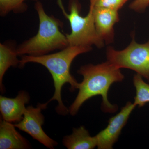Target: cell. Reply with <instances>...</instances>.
<instances>
[{"instance_id":"30bf717a","label":"cell","mask_w":149,"mask_h":149,"mask_svg":"<svg viewBox=\"0 0 149 149\" xmlns=\"http://www.w3.org/2000/svg\"><path fill=\"white\" fill-rule=\"evenodd\" d=\"M11 123L3 120L0 123V149L30 148L28 141L15 129Z\"/></svg>"},{"instance_id":"8fae6325","label":"cell","mask_w":149,"mask_h":149,"mask_svg":"<svg viewBox=\"0 0 149 149\" xmlns=\"http://www.w3.org/2000/svg\"><path fill=\"white\" fill-rule=\"evenodd\" d=\"M63 143L68 149H93L97 144L96 136H91L83 126L73 128L72 134L63 138Z\"/></svg>"},{"instance_id":"6da1fadb","label":"cell","mask_w":149,"mask_h":149,"mask_svg":"<svg viewBox=\"0 0 149 149\" xmlns=\"http://www.w3.org/2000/svg\"><path fill=\"white\" fill-rule=\"evenodd\" d=\"M120 69L107 61L100 64L81 66L77 73L83 76V79L80 83L76 98L69 107L70 114L75 115L85 102L97 95L102 97V111L108 113L117 111L118 107L110 102L108 93L113 83L122 82L124 79Z\"/></svg>"},{"instance_id":"9a60e30c","label":"cell","mask_w":149,"mask_h":149,"mask_svg":"<svg viewBox=\"0 0 149 149\" xmlns=\"http://www.w3.org/2000/svg\"><path fill=\"white\" fill-rule=\"evenodd\" d=\"M128 0H90L94 6L118 10Z\"/></svg>"},{"instance_id":"277c9868","label":"cell","mask_w":149,"mask_h":149,"mask_svg":"<svg viewBox=\"0 0 149 149\" xmlns=\"http://www.w3.org/2000/svg\"><path fill=\"white\" fill-rule=\"evenodd\" d=\"M58 4L64 16L69 20L71 27V33L65 34L68 45L89 47L95 45L98 48L103 47L104 42L96 30L91 6L88 15L83 17L80 15L81 6L78 0H70L69 13L65 10L62 0H58Z\"/></svg>"},{"instance_id":"3957f363","label":"cell","mask_w":149,"mask_h":149,"mask_svg":"<svg viewBox=\"0 0 149 149\" xmlns=\"http://www.w3.org/2000/svg\"><path fill=\"white\" fill-rule=\"evenodd\" d=\"M35 8L39 17V30L35 36L16 47L18 56H43L68 47L66 35L60 30L63 26V22L53 16L48 15L39 1L35 3Z\"/></svg>"},{"instance_id":"2e32d148","label":"cell","mask_w":149,"mask_h":149,"mask_svg":"<svg viewBox=\"0 0 149 149\" xmlns=\"http://www.w3.org/2000/svg\"><path fill=\"white\" fill-rule=\"evenodd\" d=\"M149 5V0H134L129 6L131 9L141 12L143 11Z\"/></svg>"},{"instance_id":"8992f818","label":"cell","mask_w":149,"mask_h":149,"mask_svg":"<svg viewBox=\"0 0 149 149\" xmlns=\"http://www.w3.org/2000/svg\"><path fill=\"white\" fill-rule=\"evenodd\" d=\"M48 104L47 103H39L36 107L32 106L27 107L22 120L14 125L19 130L28 133L47 148L52 149L57 146V142L49 137L42 128L45 117L42 111L47 107Z\"/></svg>"},{"instance_id":"52a82bcc","label":"cell","mask_w":149,"mask_h":149,"mask_svg":"<svg viewBox=\"0 0 149 149\" xmlns=\"http://www.w3.org/2000/svg\"><path fill=\"white\" fill-rule=\"evenodd\" d=\"M136 107L133 103L128 102L118 113L110 118L106 128L96 136L98 149H113L130 114Z\"/></svg>"},{"instance_id":"7a4b0ae2","label":"cell","mask_w":149,"mask_h":149,"mask_svg":"<svg viewBox=\"0 0 149 149\" xmlns=\"http://www.w3.org/2000/svg\"><path fill=\"white\" fill-rule=\"evenodd\" d=\"M92 49V47L68 46L58 52L50 54L38 56H22L19 65L22 68L28 63H35L42 65L47 69L53 79L55 91L53 96L47 103L48 104L52 101H57L58 104L56 107V111L58 114L66 115L69 113V109L64 105L62 100L63 87L66 83H69L70 91L73 92L78 89L80 85L70 73V66L77 56Z\"/></svg>"},{"instance_id":"5bb4252c","label":"cell","mask_w":149,"mask_h":149,"mask_svg":"<svg viewBox=\"0 0 149 149\" xmlns=\"http://www.w3.org/2000/svg\"><path fill=\"white\" fill-rule=\"evenodd\" d=\"M27 0H0V15L5 16L13 12L14 13H19L27 10L28 6L24 3ZM37 1L39 0H31Z\"/></svg>"},{"instance_id":"5b68a950","label":"cell","mask_w":149,"mask_h":149,"mask_svg":"<svg viewBox=\"0 0 149 149\" xmlns=\"http://www.w3.org/2000/svg\"><path fill=\"white\" fill-rule=\"evenodd\" d=\"M106 55L107 61L117 68L132 70L149 82V40L139 44L133 38L124 49L116 50L109 47Z\"/></svg>"},{"instance_id":"ba28073f","label":"cell","mask_w":149,"mask_h":149,"mask_svg":"<svg viewBox=\"0 0 149 149\" xmlns=\"http://www.w3.org/2000/svg\"><path fill=\"white\" fill-rule=\"evenodd\" d=\"M93 8L96 30L100 37L107 44L111 43L114 38L113 26L119 20L118 10L94 6Z\"/></svg>"},{"instance_id":"7c38bea8","label":"cell","mask_w":149,"mask_h":149,"mask_svg":"<svg viewBox=\"0 0 149 149\" xmlns=\"http://www.w3.org/2000/svg\"><path fill=\"white\" fill-rule=\"evenodd\" d=\"M16 52V47L12 44L4 43L0 44V88L1 92L3 91V77L8 70L11 66L19 65Z\"/></svg>"},{"instance_id":"9c48e42d","label":"cell","mask_w":149,"mask_h":149,"mask_svg":"<svg viewBox=\"0 0 149 149\" xmlns=\"http://www.w3.org/2000/svg\"><path fill=\"white\" fill-rule=\"evenodd\" d=\"M29 100V94L24 91L19 92L14 98L0 96V111L3 120L11 123L21 121L27 108L25 105Z\"/></svg>"},{"instance_id":"4fadbf2b","label":"cell","mask_w":149,"mask_h":149,"mask_svg":"<svg viewBox=\"0 0 149 149\" xmlns=\"http://www.w3.org/2000/svg\"><path fill=\"white\" fill-rule=\"evenodd\" d=\"M133 82L136 90L133 104L139 108L142 107L149 102V84L145 82L143 77L138 73L134 75Z\"/></svg>"}]
</instances>
